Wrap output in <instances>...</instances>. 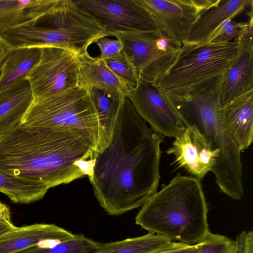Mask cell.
<instances>
[{
	"label": "cell",
	"instance_id": "cell-4",
	"mask_svg": "<svg viewBox=\"0 0 253 253\" xmlns=\"http://www.w3.org/2000/svg\"><path fill=\"white\" fill-rule=\"evenodd\" d=\"M208 212L200 181L178 173L141 207L135 223L149 233L195 245L210 231Z\"/></svg>",
	"mask_w": 253,
	"mask_h": 253
},
{
	"label": "cell",
	"instance_id": "cell-30",
	"mask_svg": "<svg viewBox=\"0 0 253 253\" xmlns=\"http://www.w3.org/2000/svg\"><path fill=\"white\" fill-rule=\"evenodd\" d=\"M198 244L189 245L181 242L171 241L152 253H196Z\"/></svg>",
	"mask_w": 253,
	"mask_h": 253
},
{
	"label": "cell",
	"instance_id": "cell-27",
	"mask_svg": "<svg viewBox=\"0 0 253 253\" xmlns=\"http://www.w3.org/2000/svg\"><path fill=\"white\" fill-rule=\"evenodd\" d=\"M249 21L236 22L228 19L220 24L211 34L206 42H226L238 41L253 28V12L249 14Z\"/></svg>",
	"mask_w": 253,
	"mask_h": 253
},
{
	"label": "cell",
	"instance_id": "cell-14",
	"mask_svg": "<svg viewBox=\"0 0 253 253\" xmlns=\"http://www.w3.org/2000/svg\"><path fill=\"white\" fill-rule=\"evenodd\" d=\"M253 28L239 40L237 57L225 74L220 105L253 89Z\"/></svg>",
	"mask_w": 253,
	"mask_h": 253
},
{
	"label": "cell",
	"instance_id": "cell-33",
	"mask_svg": "<svg viewBox=\"0 0 253 253\" xmlns=\"http://www.w3.org/2000/svg\"><path fill=\"white\" fill-rule=\"evenodd\" d=\"M11 212L9 207L0 202V222H11Z\"/></svg>",
	"mask_w": 253,
	"mask_h": 253
},
{
	"label": "cell",
	"instance_id": "cell-23",
	"mask_svg": "<svg viewBox=\"0 0 253 253\" xmlns=\"http://www.w3.org/2000/svg\"><path fill=\"white\" fill-rule=\"evenodd\" d=\"M49 189L44 184L0 172V192L14 203L28 204L42 199Z\"/></svg>",
	"mask_w": 253,
	"mask_h": 253
},
{
	"label": "cell",
	"instance_id": "cell-34",
	"mask_svg": "<svg viewBox=\"0 0 253 253\" xmlns=\"http://www.w3.org/2000/svg\"><path fill=\"white\" fill-rule=\"evenodd\" d=\"M16 226L11 222H0V235L14 229Z\"/></svg>",
	"mask_w": 253,
	"mask_h": 253
},
{
	"label": "cell",
	"instance_id": "cell-7",
	"mask_svg": "<svg viewBox=\"0 0 253 253\" xmlns=\"http://www.w3.org/2000/svg\"><path fill=\"white\" fill-rule=\"evenodd\" d=\"M52 27H41L38 41L42 47H60L78 56L98 39L109 36L106 31L88 14L77 6L72 0H58L47 16Z\"/></svg>",
	"mask_w": 253,
	"mask_h": 253
},
{
	"label": "cell",
	"instance_id": "cell-19",
	"mask_svg": "<svg viewBox=\"0 0 253 253\" xmlns=\"http://www.w3.org/2000/svg\"><path fill=\"white\" fill-rule=\"evenodd\" d=\"M58 0H0V32L22 26L36 25L49 15Z\"/></svg>",
	"mask_w": 253,
	"mask_h": 253
},
{
	"label": "cell",
	"instance_id": "cell-29",
	"mask_svg": "<svg viewBox=\"0 0 253 253\" xmlns=\"http://www.w3.org/2000/svg\"><path fill=\"white\" fill-rule=\"evenodd\" d=\"M95 43L98 47L102 59L115 56L121 52L123 49V43L118 39L113 40L104 37L98 39Z\"/></svg>",
	"mask_w": 253,
	"mask_h": 253
},
{
	"label": "cell",
	"instance_id": "cell-5",
	"mask_svg": "<svg viewBox=\"0 0 253 253\" xmlns=\"http://www.w3.org/2000/svg\"><path fill=\"white\" fill-rule=\"evenodd\" d=\"M21 125L64 129L84 139L94 153L97 148L98 116L88 89L80 85L43 100L33 101Z\"/></svg>",
	"mask_w": 253,
	"mask_h": 253
},
{
	"label": "cell",
	"instance_id": "cell-32",
	"mask_svg": "<svg viewBox=\"0 0 253 253\" xmlns=\"http://www.w3.org/2000/svg\"><path fill=\"white\" fill-rule=\"evenodd\" d=\"M14 47L0 35V69L5 59Z\"/></svg>",
	"mask_w": 253,
	"mask_h": 253
},
{
	"label": "cell",
	"instance_id": "cell-18",
	"mask_svg": "<svg viewBox=\"0 0 253 253\" xmlns=\"http://www.w3.org/2000/svg\"><path fill=\"white\" fill-rule=\"evenodd\" d=\"M33 101L31 87L26 79L0 91V139L21 125Z\"/></svg>",
	"mask_w": 253,
	"mask_h": 253
},
{
	"label": "cell",
	"instance_id": "cell-20",
	"mask_svg": "<svg viewBox=\"0 0 253 253\" xmlns=\"http://www.w3.org/2000/svg\"><path fill=\"white\" fill-rule=\"evenodd\" d=\"M80 62V86L94 87L111 95L124 98L128 88L109 69L99 56H91L87 52L79 56Z\"/></svg>",
	"mask_w": 253,
	"mask_h": 253
},
{
	"label": "cell",
	"instance_id": "cell-31",
	"mask_svg": "<svg viewBox=\"0 0 253 253\" xmlns=\"http://www.w3.org/2000/svg\"><path fill=\"white\" fill-rule=\"evenodd\" d=\"M235 253H253V232L243 231L236 239Z\"/></svg>",
	"mask_w": 253,
	"mask_h": 253
},
{
	"label": "cell",
	"instance_id": "cell-25",
	"mask_svg": "<svg viewBox=\"0 0 253 253\" xmlns=\"http://www.w3.org/2000/svg\"><path fill=\"white\" fill-rule=\"evenodd\" d=\"M100 244L83 234H78L52 247H42L37 245L17 253H91Z\"/></svg>",
	"mask_w": 253,
	"mask_h": 253
},
{
	"label": "cell",
	"instance_id": "cell-2",
	"mask_svg": "<svg viewBox=\"0 0 253 253\" xmlns=\"http://www.w3.org/2000/svg\"><path fill=\"white\" fill-rule=\"evenodd\" d=\"M94 150L59 128L19 125L0 139V172L49 189L91 175Z\"/></svg>",
	"mask_w": 253,
	"mask_h": 253
},
{
	"label": "cell",
	"instance_id": "cell-10",
	"mask_svg": "<svg viewBox=\"0 0 253 253\" xmlns=\"http://www.w3.org/2000/svg\"><path fill=\"white\" fill-rule=\"evenodd\" d=\"M134 65L139 79L156 84L174 61L179 48L164 31L115 35Z\"/></svg>",
	"mask_w": 253,
	"mask_h": 253
},
{
	"label": "cell",
	"instance_id": "cell-12",
	"mask_svg": "<svg viewBox=\"0 0 253 253\" xmlns=\"http://www.w3.org/2000/svg\"><path fill=\"white\" fill-rule=\"evenodd\" d=\"M163 26L164 32L180 48L189 27L217 0H139Z\"/></svg>",
	"mask_w": 253,
	"mask_h": 253
},
{
	"label": "cell",
	"instance_id": "cell-28",
	"mask_svg": "<svg viewBox=\"0 0 253 253\" xmlns=\"http://www.w3.org/2000/svg\"><path fill=\"white\" fill-rule=\"evenodd\" d=\"M198 244L196 253H235L236 242L227 237L209 231Z\"/></svg>",
	"mask_w": 253,
	"mask_h": 253
},
{
	"label": "cell",
	"instance_id": "cell-13",
	"mask_svg": "<svg viewBox=\"0 0 253 253\" xmlns=\"http://www.w3.org/2000/svg\"><path fill=\"white\" fill-rule=\"evenodd\" d=\"M174 157L173 164L185 169L192 176L201 181L212 171L219 155L213 150L205 135L194 126L185 127L176 137L166 151Z\"/></svg>",
	"mask_w": 253,
	"mask_h": 253
},
{
	"label": "cell",
	"instance_id": "cell-3",
	"mask_svg": "<svg viewBox=\"0 0 253 253\" xmlns=\"http://www.w3.org/2000/svg\"><path fill=\"white\" fill-rule=\"evenodd\" d=\"M225 74L181 92H162L185 127L195 126L212 149L219 151L211 172L220 191L238 200L244 196L242 151L226 129L220 114Z\"/></svg>",
	"mask_w": 253,
	"mask_h": 253
},
{
	"label": "cell",
	"instance_id": "cell-17",
	"mask_svg": "<svg viewBox=\"0 0 253 253\" xmlns=\"http://www.w3.org/2000/svg\"><path fill=\"white\" fill-rule=\"evenodd\" d=\"M74 234L54 224L36 223L14 229L0 235V253H17L43 241L60 242Z\"/></svg>",
	"mask_w": 253,
	"mask_h": 253
},
{
	"label": "cell",
	"instance_id": "cell-1",
	"mask_svg": "<svg viewBox=\"0 0 253 253\" xmlns=\"http://www.w3.org/2000/svg\"><path fill=\"white\" fill-rule=\"evenodd\" d=\"M164 140L126 96L108 144L94 155L88 177L96 199L108 214L141 207L157 192Z\"/></svg>",
	"mask_w": 253,
	"mask_h": 253
},
{
	"label": "cell",
	"instance_id": "cell-16",
	"mask_svg": "<svg viewBox=\"0 0 253 253\" xmlns=\"http://www.w3.org/2000/svg\"><path fill=\"white\" fill-rule=\"evenodd\" d=\"M222 120L242 152L253 141V89L220 105Z\"/></svg>",
	"mask_w": 253,
	"mask_h": 253
},
{
	"label": "cell",
	"instance_id": "cell-24",
	"mask_svg": "<svg viewBox=\"0 0 253 253\" xmlns=\"http://www.w3.org/2000/svg\"><path fill=\"white\" fill-rule=\"evenodd\" d=\"M171 241L162 235L148 233L141 236L100 244L91 253H152Z\"/></svg>",
	"mask_w": 253,
	"mask_h": 253
},
{
	"label": "cell",
	"instance_id": "cell-26",
	"mask_svg": "<svg viewBox=\"0 0 253 253\" xmlns=\"http://www.w3.org/2000/svg\"><path fill=\"white\" fill-rule=\"evenodd\" d=\"M103 59L109 69L128 89L136 87L139 80L138 74L132 62L123 50L115 56Z\"/></svg>",
	"mask_w": 253,
	"mask_h": 253
},
{
	"label": "cell",
	"instance_id": "cell-9",
	"mask_svg": "<svg viewBox=\"0 0 253 253\" xmlns=\"http://www.w3.org/2000/svg\"><path fill=\"white\" fill-rule=\"evenodd\" d=\"M110 36L164 31L139 0H72Z\"/></svg>",
	"mask_w": 253,
	"mask_h": 253
},
{
	"label": "cell",
	"instance_id": "cell-15",
	"mask_svg": "<svg viewBox=\"0 0 253 253\" xmlns=\"http://www.w3.org/2000/svg\"><path fill=\"white\" fill-rule=\"evenodd\" d=\"M253 5V0H217L215 4L203 11L193 23L185 34L182 44L206 42L224 21L233 19Z\"/></svg>",
	"mask_w": 253,
	"mask_h": 253
},
{
	"label": "cell",
	"instance_id": "cell-11",
	"mask_svg": "<svg viewBox=\"0 0 253 253\" xmlns=\"http://www.w3.org/2000/svg\"><path fill=\"white\" fill-rule=\"evenodd\" d=\"M139 116L163 137L179 135L185 126L156 84L139 79L136 87L126 96Z\"/></svg>",
	"mask_w": 253,
	"mask_h": 253
},
{
	"label": "cell",
	"instance_id": "cell-22",
	"mask_svg": "<svg viewBox=\"0 0 253 253\" xmlns=\"http://www.w3.org/2000/svg\"><path fill=\"white\" fill-rule=\"evenodd\" d=\"M41 49L35 47L14 48L0 69V91L24 79L38 62Z\"/></svg>",
	"mask_w": 253,
	"mask_h": 253
},
{
	"label": "cell",
	"instance_id": "cell-21",
	"mask_svg": "<svg viewBox=\"0 0 253 253\" xmlns=\"http://www.w3.org/2000/svg\"><path fill=\"white\" fill-rule=\"evenodd\" d=\"M87 89L97 113L99 127L98 142L94 156L108 144L125 98L114 97L94 87Z\"/></svg>",
	"mask_w": 253,
	"mask_h": 253
},
{
	"label": "cell",
	"instance_id": "cell-6",
	"mask_svg": "<svg viewBox=\"0 0 253 253\" xmlns=\"http://www.w3.org/2000/svg\"><path fill=\"white\" fill-rule=\"evenodd\" d=\"M238 41L183 44L172 65L157 83L164 93H177L225 74L236 59Z\"/></svg>",
	"mask_w": 253,
	"mask_h": 253
},
{
	"label": "cell",
	"instance_id": "cell-8",
	"mask_svg": "<svg viewBox=\"0 0 253 253\" xmlns=\"http://www.w3.org/2000/svg\"><path fill=\"white\" fill-rule=\"evenodd\" d=\"M38 62L25 77L30 83L34 101L43 100L79 86V56L65 48H40Z\"/></svg>",
	"mask_w": 253,
	"mask_h": 253
}]
</instances>
